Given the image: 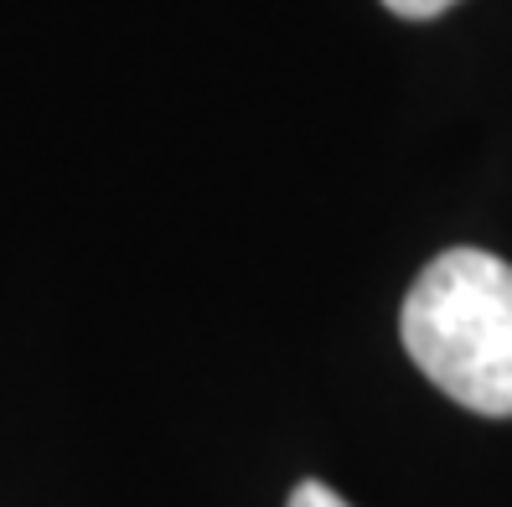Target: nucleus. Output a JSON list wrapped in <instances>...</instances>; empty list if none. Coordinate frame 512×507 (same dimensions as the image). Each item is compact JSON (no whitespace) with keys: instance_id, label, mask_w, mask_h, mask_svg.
<instances>
[{"instance_id":"1","label":"nucleus","mask_w":512,"mask_h":507,"mask_svg":"<svg viewBox=\"0 0 512 507\" xmlns=\"http://www.w3.org/2000/svg\"><path fill=\"white\" fill-rule=\"evenodd\" d=\"M404 352L445 399L512 420V264L487 249L430 259L399 311Z\"/></svg>"},{"instance_id":"2","label":"nucleus","mask_w":512,"mask_h":507,"mask_svg":"<svg viewBox=\"0 0 512 507\" xmlns=\"http://www.w3.org/2000/svg\"><path fill=\"white\" fill-rule=\"evenodd\" d=\"M285 507H352L347 497H337L326 482H300L295 492H290V502Z\"/></svg>"},{"instance_id":"3","label":"nucleus","mask_w":512,"mask_h":507,"mask_svg":"<svg viewBox=\"0 0 512 507\" xmlns=\"http://www.w3.org/2000/svg\"><path fill=\"white\" fill-rule=\"evenodd\" d=\"M394 16H404V21H430V16H440V11H450L456 0H383Z\"/></svg>"}]
</instances>
